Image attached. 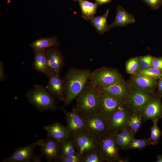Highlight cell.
Instances as JSON below:
<instances>
[{
  "mask_svg": "<svg viewBox=\"0 0 162 162\" xmlns=\"http://www.w3.org/2000/svg\"><path fill=\"white\" fill-rule=\"evenodd\" d=\"M157 162H162V154L159 155L157 157Z\"/></svg>",
  "mask_w": 162,
  "mask_h": 162,
  "instance_id": "obj_41",
  "label": "cell"
},
{
  "mask_svg": "<svg viewBox=\"0 0 162 162\" xmlns=\"http://www.w3.org/2000/svg\"><path fill=\"white\" fill-rule=\"evenodd\" d=\"M82 12V16L86 20L90 19L95 14L98 5L95 2L92 3L87 0H77Z\"/></svg>",
  "mask_w": 162,
  "mask_h": 162,
  "instance_id": "obj_25",
  "label": "cell"
},
{
  "mask_svg": "<svg viewBox=\"0 0 162 162\" xmlns=\"http://www.w3.org/2000/svg\"><path fill=\"white\" fill-rule=\"evenodd\" d=\"M91 73L89 70L74 68L69 70L64 79L65 85V106L70 104L82 91Z\"/></svg>",
  "mask_w": 162,
  "mask_h": 162,
  "instance_id": "obj_1",
  "label": "cell"
},
{
  "mask_svg": "<svg viewBox=\"0 0 162 162\" xmlns=\"http://www.w3.org/2000/svg\"><path fill=\"white\" fill-rule=\"evenodd\" d=\"M73 1H77V0H73Z\"/></svg>",
  "mask_w": 162,
  "mask_h": 162,
  "instance_id": "obj_42",
  "label": "cell"
},
{
  "mask_svg": "<svg viewBox=\"0 0 162 162\" xmlns=\"http://www.w3.org/2000/svg\"><path fill=\"white\" fill-rule=\"evenodd\" d=\"M89 83L94 86L105 85L123 81L122 76L116 70L103 68L91 72Z\"/></svg>",
  "mask_w": 162,
  "mask_h": 162,
  "instance_id": "obj_6",
  "label": "cell"
},
{
  "mask_svg": "<svg viewBox=\"0 0 162 162\" xmlns=\"http://www.w3.org/2000/svg\"><path fill=\"white\" fill-rule=\"evenodd\" d=\"M5 78L4 72V65L3 62L0 61V80L1 81H4Z\"/></svg>",
  "mask_w": 162,
  "mask_h": 162,
  "instance_id": "obj_37",
  "label": "cell"
},
{
  "mask_svg": "<svg viewBox=\"0 0 162 162\" xmlns=\"http://www.w3.org/2000/svg\"><path fill=\"white\" fill-rule=\"evenodd\" d=\"M104 161L101 152L97 148L82 157L81 162H102Z\"/></svg>",
  "mask_w": 162,
  "mask_h": 162,
  "instance_id": "obj_28",
  "label": "cell"
},
{
  "mask_svg": "<svg viewBox=\"0 0 162 162\" xmlns=\"http://www.w3.org/2000/svg\"><path fill=\"white\" fill-rule=\"evenodd\" d=\"M42 140H39L30 144L16 149L9 157L4 159L5 162H28L32 160L35 148Z\"/></svg>",
  "mask_w": 162,
  "mask_h": 162,
  "instance_id": "obj_13",
  "label": "cell"
},
{
  "mask_svg": "<svg viewBox=\"0 0 162 162\" xmlns=\"http://www.w3.org/2000/svg\"><path fill=\"white\" fill-rule=\"evenodd\" d=\"M75 109L81 116L101 112L99 92L95 86L89 83L78 96Z\"/></svg>",
  "mask_w": 162,
  "mask_h": 162,
  "instance_id": "obj_2",
  "label": "cell"
},
{
  "mask_svg": "<svg viewBox=\"0 0 162 162\" xmlns=\"http://www.w3.org/2000/svg\"><path fill=\"white\" fill-rule=\"evenodd\" d=\"M153 58L149 55L139 57L141 68H152Z\"/></svg>",
  "mask_w": 162,
  "mask_h": 162,
  "instance_id": "obj_33",
  "label": "cell"
},
{
  "mask_svg": "<svg viewBox=\"0 0 162 162\" xmlns=\"http://www.w3.org/2000/svg\"><path fill=\"white\" fill-rule=\"evenodd\" d=\"M73 137L76 152L82 157L88 152L98 148V140L86 131Z\"/></svg>",
  "mask_w": 162,
  "mask_h": 162,
  "instance_id": "obj_8",
  "label": "cell"
},
{
  "mask_svg": "<svg viewBox=\"0 0 162 162\" xmlns=\"http://www.w3.org/2000/svg\"><path fill=\"white\" fill-rule=\"evenodd\" d=\"M100 92L114 96L127 104L130 92L123 81L107 85L95 86Z\"/></svg>",
  "mask_w": 162,
  "mask_h": 162,
  "instance_id": "obj_10",
  "label": "cell"
},
{
  "mask_svg": "<svg viewBox=\"0 0 162 162\" xmlns=\"http://www.w3.org/2000/svg\"><path fill=\"white\" fill-rule=\"evenodd\" d=\"M113 135L119 149L127 150L129 144L134 138L135 134L127 128L122 130L111 133Z\"/></svg>",
  "mask_w": 162,
  "mask_h": 162,
  "instance_id": "obj_22",
  "label": "cell"
},
{
  "mask_svg": "<svg viewBox=\"0 0 162 162\" xmlns=\"http://www.w3.org/2000/svg\"><path fill=\"white\" fill-rule=\"evenodd\" d=\"M132 112L128 104H125L107 118L111 133L127 127L128 121Z\"/></svg>",
  "mask_w": 162,
  "mask_h": 162,
  "instance_id": "obj_7",
  "label": "cell"
},
{
  "mask_svg": "<svg viewBox=\"0 0 162 162\" xmlns=\"http://www.w3.org/2000/svg\"><path fill=\"white\" fill-rule=\"evenodd\" d=\"M132 83L137 89L147 92L151 90L156 84V79L146 75L136 74L132 78Z\"/></svg>",
  "mask_w": 162,
  "mask_h": 162,
  "instance_id": "obj_20",
  "label": "cell"
},
{
  "mask_svg": "<svg viewBox=\"0 0 162 162\" xmlns=\"http://www.w3.org/2000/svg\"><path fill=\"white\" fill-rule=\"evenodd\" d=\"M158 88L160 92L162 93V79L159 82L158 84Z\"/></svg>",
  "mask_w": 162,
  "mask_h": 162,
  "instance_id": "obj_40",
  "label": "cell"
},
{
  "mask_svg": "<svg viewBox=\"0 0 162 162\" xmlns=\"http://www.w3.org/2000/svg\"><path fill=\"white\" fill-rule=\"evenodd\" d=\"M137 74L146 75L156 79L162 78V71L152 67L148 68H140Z\"/></svg>",
  "mask_w": 162,
  "mask_h": 162,
  "instance_id": "obj_31",
  "label": "cell"
},
{
  "mask_svg": "<svg viewBox=\"0 0 162 162\" xmlns=\"http://www.w3.org/2000/svg\"><path fill=\"white\" fill-rule=\"evenodd\" d=\"M144 121H158L162 118V103L159 98L155 97L141 112Z\"/></svg>",
  "mask_w": 162,
  "mask_h": 162,
  "instance_id": "obj_16",
  "label": "cell"
},
{
  "mask_svg": "<svg viewBox=\"0 0 162 162\" xmlns=\"http://www.w3.org/2000/svg\"><path fill=\"white\" fill-rule=\"evenodd\" d=\"M98 5H100L111 2L112 0H95Z\"/></svg>",
  "mask_w": 162,
  "mask_h": 162,
  "instance_id": "obj_38",
  "label": "cell"
},
{
  "mask_svg": "<svg viewBox=\"0 0 162 162\" xmlns=\"http://www.w3.org/2000/svg\"><path fill=\"white\" fill-rule=\"evenodd\" d=\"M59 46L56 36L43 38L35 40L30 44L34 50H45L57 48Z\"/></svg>",
  "mask_w": 162,
  "mask_h": 162,
  "instance_id": "obj_23",
  "label": "cell"
},
{
  "mask_svg": "<svg viewBox=\"0 0 162 162\" xmlns=\"http://www.w3.org/2000/svg\"><path fill=\"white\" fill-rule=\"evenodd\" d=\"M60 144L61 155L69 156L76 153L73 140L70 139Z\"/></svg>",
  "mask_w": 162,
  "mask_h": 162,
  "instance_id": "obj_27",
  "label": "cell"
},
{
  "mask_svg": "<svg viewBox=\"0 0 162 162\" xmlns=\"http://www.w3.org/2000/svg\"><path fill=\"white\" fill-rule=\"evenodd\" d=\"M153 124L150 129V136L149 140L151 145L157 144L162 135V132L158 126L157 121H153Z\"/></svg>",
  "mask_w": 162,
  "mask_h": 162,
  "instance_id": "obj_29",
  "label": "cell"
},
{
  "mask_svg": "<svg viewBox=\"0 0 162 162\" xmlns=\"http://www.w3.org/2000/svg\"><path fill=\"white\" fill-rule=\"evenodd\" d=\"M82 156L76 153L74 154L64 156L60 154L59 158L62 162H81Z\"/></svg>",
  "mask_w": 162,
  "mask_h": 162,
  "instance_id": "obj_34",
  "label": "cell"
},
{
  "mask_svg": "<svg viewBox=\"0 0 162 162\" xmlns=\"http://www.w3.org/2000/svg\"><path fill=\"white\" fill-rule=\"evenodd\" d=\"M135 19L133 15L129 13L121 6H118L116 16L113 22L109 26V28L115 27H123L134 23Z\"/></svg>",
  "mask_w": 162,
  "mask_h": 162,
  "instance_id": "obj_21",
  "label": "cell"
},
{
  "mask_svg": "<svg viewBox=\"0 0 162 162\" xmlns=\"http://www.w3.org/2000/svg\"><path fill=\"white\" fill-rule=\"evenodd\" d=\"M155 98L148 92L136 89L130 92L127 104L132 110L141 112Z\"/></svg>",
  "mask_w": 162,
  "mask_h": 162,
  "instance_id": "obj_9",
  "label": "cell"
},
{
  "mask_svg": "<svg viewBox=\"0 0 162 162\" xmlns=\"http://www.w3.org/2000/svg\"><path fill=\"white\" fill-rule=\"evenodd\" d=\"M109 10L108 9L103 15L100 16H93L90 19L91 24L95 28L97 32L101 34L109 31L107 19Z\"/></svg>",
  "mask_w": 162,
  "mask_h": 162,
  "instance_id": "obj_24",
  "label": "cell"
},
{
  "mask_svg": "<svg viewBox=\"0 0 162 162\" xmlns=\"http://www.w3.org/2000/svg\"><path fill=\"white\" fill-rule=\"evenodd\" d=\"M81 116L86 131L98 140L111 133L107 118L101 112Z\"/></svg>",
  "mask_w": 162,
  "mask_h": 162,
  "instance_id": "obj_4",
  "label": "cell"
},
{
  "mask_svg": "<svg viewBox=\"0 0 162 162\" xmlns=\"http://www.w3.org/2000/svg\"><path fill=\"white\" fill-rule=\"evenodd\" d=\"M152 9L157 10L162 5V0H142Z\"/></svg>",
  "mask_w": 162,
  "mask_h": 162,
  "instance_id": "obj_35",
  "label": "cell"
},
{
  "mask_svg": "<svg viewBox=\"0 0 162 162\" xmlns=\"http://www.w3.org/2000/svg\"><path fill=\"white\" fill-rule=\"evenodd\" d=\"M44 129L49 137L59 143L70 139L72 136L67 127L58 122L45 126Z\"/></svg>",
  "mask_w": 162,
  "mask_h": 162,
  "instance_id": "obj_18",
  "label": "cell"
},
{
  "mask_svg": "<svg viewBox=\"0 0 162 162\" xmlns=\"http://www.w3.org/2000/svg\"><path fill=\"white\" fill-rule=\"evenodd\" d=\"M41 157L40 156L36 155L33 156L32 161L33 162H41Z\"/></svg>",
  "mask_w": 162,
  "mask_h": 162,
  "instance_id": "obj_39",
  "label": "cell"
},
{
  "mask_svg": "<svg viewBox=\"0 0 162 162\" xmlns=\"http://www.w3.org/2000/svg\"><path fill=\"white\" fill-rule=\"evenodd\" d=\"M98 92L101 113L107 118L125 104L114 96Z\"/></svg>",
  "mask_w": 162,
  "mask_h": 162,
  "instance_id": "obj_12",
  "label": "cell"
},
{
  "mask_svg": "<svg viewBox=\"0 0 162 162\" xmlns=\"http://www.w3.org/2000/svg\"><path fill=\"white\" fill-rule=\"evenodd\" d=\"M47 62L50 75L60 76L64 61L62 52L57 48L49 49Z\"/></svg>",
  "mask_w": 162,
  "mask_h": 162,
  "instance_id": "obj_14",
  "label": "cell"
},
{
  "mask_svg": "<svg viewBox=\"0 0 162 162\" xmlns=\"http://www.w3.org/2000/svg\"><path fill=\"white\" fill-rule=\"evenodd\" d=\"M48 50H34V57L33 64L35 70L43 73L48 78L50 76L47 62Z\"/></svg>",
  "mask_w": 162,
  "mask_h": 162,
  "instance_id": "obj_19",
  "label": "cell"
},
{
  "mask_svg": "<svg viewBox=\"0 0 162 162\" xmlns=\"http://www.w3.org/2000/svg\"><path fill=\"white\" fill-rule=\"evenodd\" d=\"M46 88L52 95L56 97L60 100H64L65 95V85L64 79L60 76L50 75Z\"/></svg>",
  "mask_w": 162,
  "mask_h": 162,
  "instance_id": "obj_17",
  "label": "cell"
},
{
  "mask_svg": "<svg viewBox=\"0 0 162 162\" xmlns=\"http://www.w3.org/2000/svg\"><path fill=\"white\" fill-rule=\"evenodd\" d=\"M152 68L162 71V57L153 58Z\"/></svg>",
  "mask_w": 162,
  "mask_h": 162,
  "instance_id": "obj_36",
  "label": "cell"
},
{
  "mask_svg": "<svg viewBox=\"0 0 162 162\" xmlns=\"http://www.w3.org/2000/svg\"><path fill=\"white\" fill-rule=\"evenodd\" d=\"M60 109L65 114L67 127L73 136L86 131L83 118L75 108L70 112L62 108Z\"/></svg>",
  "mask_w": 162,
  "mask_h": 162,
  "instance_id": "obj_11",
  "label": "cell"
},
{
  "mask_svg": "<svg viewBox=\"0 0 162 162\" xmlns=\"http://www.w3.org/2000/svg\"><path fill=\"white\" fill-rule=\"evenodd\" d=\"M26 96L29 102L40 110H54L57 108L52 95L43 86L35 85Z\"/></svg>",
  "mask_w": 162,
  "mask_h": 162,
  "instance_id": "obj_3",
  "label": "cell"
},
{
  "mask_svg": "<svg viewBox=\"0 0 162 162\" xmlns=\"http://www.w3.org/2000/svg\"><path fill=\"white\" fill-rule=\"evenodd\" d=\"M98 148L104 161L114 162L127 160L121 158L118 152L119 149L111 133L98 140Z\"/></svg>",
  "mask_w": 162,
  "mask_h": 162,
  "instance_id": "obj_5",
  "label": "cell"
},
{
  "mask_svg": "<svg viewBox=\"0 0 162 162\" xmlns=\"http://www.w3.org/2000/svg\"><path fill=\"white\" fill-rule=\"evenodd\" d=\"M144 121L141 112L132 110L128 121L127 128L135 135L139 131Z\"/></svg>",
  "mask_w": 162,
  "mask_h": 162,
  "instance_id": "obj_26",
  "label": "cell"
},
{
  "mask_svg": "<svg viewBox=\"0 0 162 162\" xmlns=\"http://www.w3.org/2000/svg\"><path fill=\"white\" fill-rule=\"evenodd\" d=\"M150 145H151L148 139H135L134 138L130 142L128 149H142Z\"/></svg>",
  "mask_w": 162,
  "mask_h": 162,
  "instance_id": "obj_30",
  "label": "cell"
},
{
  "mask_svg": "<svg viewBox=\"0 0 162 162\" xmlns=\"http://www.w3.org/2000/svg\"><path fill=\"white\" fill-rule=\"evenodd\" d=\"M39 146L42 155L48 161H52L59 158L60 144L55 140L50 137L42 140Z\"/></svg>",
  "mask_w": 162,
  "mask_h": 162,
  "instance_id": "obj_15",
  "label": "cell"
},
{
  "mask_svg": "<svg viewBox=\"0 0 162 162\" xmlns=\"http://www.w3.org/2000/svg\"><path fill=\"white\" fill-rule=\"evenodd\" d=\"M140 67L139 58H131L127 61L126 64V71L130 74H135L140 69Z\"/></svg>",
  "mask_w": 162,
  "mask_h": 162,
  "instance_id": "obj_32",
  "label": "cell"
}]
</instances>
